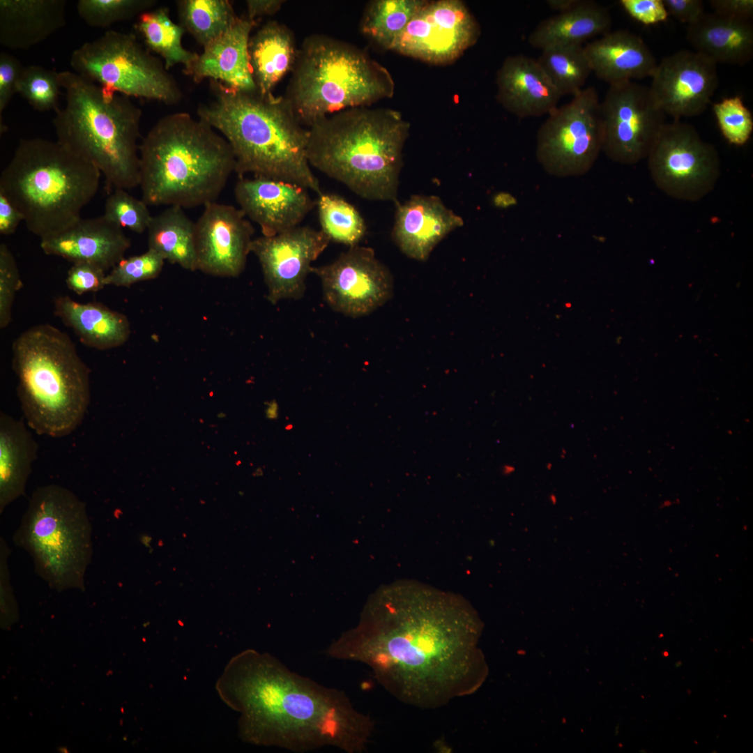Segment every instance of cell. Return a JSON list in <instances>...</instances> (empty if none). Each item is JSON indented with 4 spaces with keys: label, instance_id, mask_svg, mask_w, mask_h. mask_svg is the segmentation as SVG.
Here are the masks:
<instances>
[{
    "label": "cell",
    "instance_id": "60d3db41",
    "mask_svg": "<svg viewBox=\"0 0 753 753\" xmlns=\"http://www.w3.org/2000/svg\"><path fill=\"white\" fill-rule=\"evenodd\" d=\"M720 130L726 140L742 146L750 139L753 131V116L739 96L725 98L713 105Z\"/></svg>",
    "mask_w": 753,
    "mask_h": 753
},
{
    "label": "cell",
    "instance_id": "83f0119b",
    "mask_svg": "<svg viewBox=\"0 0 753 753\" xmlns=\"http://www.w3.org/2000/svg\"><path fill=\"white\" fill-rule=\"evenodd\" d=\"M54 314L85 346L98 350L123 345L131 333L125 314L100 303H82L61 296L54 301Z\"/></svg>",
    "mask_w": 753,
    "mask_h": 753
},
{
    "label": "cell",
    "instance_id": "2e32d148",
    "mask_svg": "<svg viewBox=\"0 0 753 753\" xmlns=\"http://www.w3.org/2000/svg\"><path fill=\"white\" fill-rule=\"evenodd\" d=\"M480 25L459 0L427 1L391 50L433 64H448L473 46Z\"/></svg>",
    "mask_w": 753,
    "mask_h": 753
},
{
    "label": "cell",
    "instance_id": "74e56055",
    "mask_svg": "<svg viewBox=\"0 0 753 753\" xmlns=\"http://www.w3.org/2000/svg\"><path fill=\"white\" fill-rule=\"evenodd\" d=\"M59 73L40 66L24 67L17 93L36 111L56 110L61 94Z\"/></svg>",
    "mask_w": 753,
    "mask_h": 753
},
{
    "label": "cell",
    "instance_id": "277c9868",
    "mask_svg": "<svg viewBox=\"0 0 753 753\" xmlns=\"http://www.w3.org/2000/svg\"><path fill=\"white\" fill-rule=\"evenodd\" d=\"M409 129L395 109H344L310 127L307 159L363 199L396 203Z\"/></svg>",
    "mask_w": 753,
    "mask_h": 753
},
{
    "label": "cell",
    "instance_id": "4fadbf2b",
    "mask_svg": "<svg viewBox=\"0 0 753 753\" xmlns=\"http://www.w3.org/2000/svg\"><path fill=\"white\" fill-rule=\"evenodd\" d=\"M646 159L657 188L684 201L706 197L721 174L715 146L704 141L693 126L680 120L664 125Z\"/></svg>",
    "mask_w": 753,
    "mask_h": 753
},
{
    "label": "cell",
    "instance_id": "d4e9b609",
    "mask_svg": "<svg viewBox=\"0 0 753 753\" xmlns=\"http://www.w3.org/2000/svg\"><path fill=\"white\" fill-rule=\"evenodd\" d=\"M592 72L609 85L653 75L656 59L640 36L610 31L584 46Z\"/></svg>",
    "mask_w": 753,
    "mask_h": 753
},
{
    "label": "cell",
    "instance_id": "3957f363",
    "mask_svg": "<svg viewBox=\"0 0 753 753\" xmlns=\"http://www.w3.org/2000/svg\"><path fill=\"white\" fill-rule=\"evenodd\" d=\"M211 81L214 98L197 109L198 119L229 144L235 172L296 184L318 195V178L307 155L305 130L285 97L240 91Z\"/></svg>",
    "mask_w": 753,
    "mask_h": 753
},
{
    "label": "cell",
    "instance_id": "4316f807",
    "mask_svg": "<svg viewBox=\"0 0 753 753\" xmlns=\"http://www.w3.org/2000/svg\"><path fill=\"white\" fill-rule=\"evenodd\" d=\"M686 38L697 52L715 63L743 66L753 58V24L715 13H705L687 26Z\"/></svg>",
    "mask_w": 753,
    "mask_h": 753
},
{
    "label": "cell",
    "instance_id": "f6af8a7d",
    "mask_svg": "<svg viewBox=\"0 0 753 753\" xmlns=\"http://www.w3.org/2000/svg\"><path fill=\"white\" fill-rule=\"evenodd\" d=\"M23 66L20 61L7 52L0 54V114L5 110L17 87Z\"/></svg>",
    "mask_w": 753,
    "mask_h": 753
},
{
    "label": "cell",
    "instance_id": "f5cc1de1",
    "mask_svg": "<svg viewBox=\"0 0 753 753\" xmlns=\"http://www.w3.org/2000/svg\"><path fill=\"white\" fill-rule=\"evenodd\" d=\"M581 0H547L546 3L552 10L562 13L573 8Z\"/></svg>",
    "mask_w": 753,
    "mask_h": 753
},
{
    "label": "cell",
    "instance_id": "d6a6232c",
    "mask_svg": "<svg viewBox=\"0 0 753 753\" xmlns=\"http://www.w3.org/2000/svg\"><path fill=\"white\" fill-rule=\"evenodd\" d=\"M135 26L143 37L147 49L163 59L167 70L175 65L183 64L185 73L197 59V53L183 46L182 38L185 30L172 20L167 8L160 7L142 13L138 16Z\"/></svg>",
    "mask_w": 753,
    "mask_h": 753
},
{
    "label": "cell",
    "instance_id": "816d5d0a",
    "mask_svg": "<svg viewBox=\"0 0 753 753\" xmlns=\"http://www.w3.org/2000/svg\"><path fill=\"white\" fill-rule=\"evenodd\" d=\"M284 3L282 0H248L246 1L247 17L255 22V20L264 15H273L278 11Z\"/></svg>",
    "mask_w": 753,
    "mask_h": 753
},
{
    "label": "cell",
    "instance_id": "7bdbcfd3",
    "mask_svg": "<svg viewBox=\"0 0 753 753\" xmlns=\"http://www.w3.org/2000/svg\"><path fill=\"white\" fill-rule=\"evenodd\" d=\"M22 284L14 255L5 243H1L0 328L1 329L5 328L11 321L15 296Z\"/></svg>",
    "mask_w": 753,
    "mask_h": 753
},
{
    "label": "cell",
    "instance_id": "7c38bea8",
    "mask_svg": "<svg viewBox=\"0 0 753 753\" xmlns=\"http://www.w3.org/2000/svg\"><path fill=\"white\" fill-rule=\"evenodd\" d=\"M537 133L535 155L549 174L558 177L587 173L602 151L600 101L593 86L548 114Z\"/></svg>",
    "mask_w": 753,
    "mask_h": 753
},
{
    "label": "cell",
    "instance_id": "f546056e",
    "mask_svg": "<svg viewBox=\"0 0 753 753\" xmlns=\"http://www.w3.org/2000/svg\"><path fill=\"white\" fill-rule=\"evenodd\" d=\"M38 446L22 420L0 413V512L23 496Z\"/></svg>",
    "mask_w": 753,
    "mask_h": 753
},
{
    "label": "cell",
    "instance_id": "d590c367",
    "mask_svg": "<svg viewBox=\"0 0 753 753\" xmlns=\"http://www.w3.org/2000/svg\"><path fill=\"white\" fill-rule=\"evenodd\" d=\"M181 26L203 47L222 35L238 17L227 0L177 1Z\"/></svg>",
    "mask_w": 753,
    "mask_h": 753
},
{
    "label": "cell",
    "instance_id": "52a82bcc",
    "mask_svg": "<svg viewBox=\"0 0 753 753\" xmlns=\"http://www.w3.org/2000/svg\"><path fill=\"white\" fill-rule=\"evenodd\" d=\"M12 365L30 428L60 438L82 423L90 402V371L66 333L49 324L26 330L13 342Z\"/></svg>",
    "mask_w": 753,
    "mask_h": 753
},
{
    "label": "cell",
    "instance_id": "c3c4849f",
    "mask_svg": "<svg viewBox=\"0 0 753 753\" xmlns=\"http://www.w3.org/2000/svg\"><path fill=\"white\" fill-rule=\"evenodd\" d=\"M669 15L687 26L697 22L706 13L701 0H662Z\"/></svg>",
    "mask_w": 753,
    "mask_h": 753
},
{
    "label": "cell",
    "instance_id": "7dc6e473",
    "mask_svg": "<svg viewBox=\"0 0 753 753\" xmlns=\"http://www.w3.org/2000/svg\"><path fill=\"white\" fill-rule=\"evenodd\" d=\"M10 549L3 537L0 538V591L3 622L10 624L16 617V606L12 592L8 567Z\"/></svg>",
    "mask_w": 753,
    "mask_h": 753
},
{
    "label": "cell",
    "instance_id": "603a6c76",
    "mask_svg": "<svg viewBox=\"0 0 753 753\" xmlns=\"http://www.w3.org/2000/svg\"><path fill=\"white\" fill-rule=\"evenodd\" d=\"M255 24L247 17H238L222 35L204 47L185 74L197 83L209 78L236 91H257L248 55L250 33Z\"/></svg>",
    "mask_w": 753,
    "mask_h": 753
},
{
    "label": "cell",
    "instance_id": "681fc988",
    "mask_svg": "<svg viewBox=\"0 0 753 753\" xmlns=\"http://www.w3.org/2000/svg\"><path fill=\"white\" fill-rule=\"evenodd\" d=\"M709 4L713 13L738 20H751L753 17L752 0H711Z\"/></svg>",
    "mask_w": 753,
    "mask_h": 753
},
{
    "label": "cell",
    "instance_id": "ab89813d",
    "mask_svg": "<svg viewBox=\"0 0 753 753\" xmlns=\"http://www.w3.org/2000/svg\"><path fill=\"white\" fill-rule=\"evenodd\" d=\"M127 190L116 188L109 193L105 204L103 215L119 227L137 234L147 230L152 215L148 204L129 194Z\"/></svg>",
    "mask_w": 753,
    "mask_h": 753
},
{
    "label": "cell",
    "instance_id": "f35d334b",
    "mask_svg": "<svg viewBox=\"0 0 753 753\" xmlns=\"http://www.w3.org/2000/svg\"><path fill=\"white\" fill-rule=\"evenodd\" d=\"M155 4L152 0H79L77 10L89 26L107 28L150 10Z\"/></svg>",
    "mask_w": 753,
    "mask_h": 753
},
{
    "label": "cell",
    "instance_id": "44dd1931",
    "mask_svg": "<svg viewBox=\"0 0 753 753\" xmlns=\"http://www.w3.org/2000/svg\"><path fill=\"white\" fill-rule=\"evenodd\" d=\"M463 225L440 197L413 195L404 203L396 202L391 236L406 256L425 261L441 241Z\"/></svg>",
    "mask_w": 753,
    "mask_h": 753
},
{
    "label": "cell",
    "instance_id": "4dcf8cb0",
    "mask_svg": "<svg viewBox=\"0 0 753 753\" xmlns=\"http://www.w3.org/2000/svg\"><path fill=\"white\" fill-rule=\"evenodd\" d=\"M298 52L291 31L277 22H268L250 37L249 61L259 93L272 94L275 85L293 70Z\"/></svg>",
    "mask_w": 753,
    "mask_h": 753
},
{
    "label": "cell",
    "instance_id": "5b68a950",
    "mask_svg": "<svg viewBox=\"0 0 753 753\" xmlns=\"http://www.w3.org/2000/svg\"><path fill=\"white\" fill-rule=\"evenodd\" d=\"M139 155L142 199L152 206L215 201L236 169L225 137L187 112L160 119L139 144Z\"/></svg>",
    "mask_w": 753,
    "mask_h": 753
},
{
    "label": "cell",
    "instance_id": "8d00e7d4",
    "mask_svg": "<svg viewBox=\"0 0 753 753\" xmlns=\"http://www.w3.org/2000/svg\"><path fill=\"white\" fill-rule=\"evenodd\" d=\"M322 231L330 239L349 247L358 245L366 234L365 222L359 211L344 198L321 192L317 200Z\"/></svg>",
    "mask_w": 753,
    "mask_h": 753
},
{
    "label": "cell",
    "instance_id": "7a4b0ae2",
    "mask_svg": "<svg viewBox=\"0 0 753 753\" xmlns=\"http://www.w3.org/2000/svg\"><path fill=\"white\" fill-rule=\"evenodd\" d=\"M216 689L239 714L241 738L252 745L298 753L326 747L362 753L375 729L343 691L291 670L268 653L246 649L234 656Z\"/></svg>",
    "mask_w": 753,
    "mask_h": 753
},
{
    "label": "cell",
    "instance_id": "f907efd6",
    "mask_svg": "<svg viewBox=\"0 0 753 753\" xmlns=\"http://www.w3.org/2000/svg\"><path fill=\"white\" fill-rule=\"evenodd\" d=\"M22 221H24L22 213L0 192V234L4 236L13 234Z\"/></svg>",
    "mask_w": 753,
    "mask_h": 753
},
{
    "label": "cell",
    "instance_id": "cb8c5ba5",
    "mask_svg": "<svg viewBox=\"0 0 753 753\" xmlns=\"http://www.w3.org/2000/svg\"><path fill=\"white\" fill-rule=\"evenodd\" d=\"M496 83L499 103L522 119L549 114L561 98L537 60L524 54L505 59L497 71Z\"/></svg>",
    "mask_w": 753,
    "mask_h": 753
},
{
    "label": "cell",
    "instance_id": "484cf974",
    "mask_svg": "<svg viewBox=\"0 0 753 753\" xmlns=\"http://www.w3.org/2000/svg\"><path fill=\"white\" fill-rule=\"evenodd\" d=\"M65 0H0V43L28 50L66 24Z\"/></svg>",
    "mask_w": 753,
    "mask_h": 753
},
{
    "label": "cell",
    "instance_id": "f1b7e54d",
    "mask_svg": "<svg viewBox=\"0 0 753 753\" xmlns=\"http://www.w3.org/2000/svg\"><path fill=\"white\" fill-rule=\"evenodd\" d=\"M609 10L593 1L581 0L573 8L541 20L528 36V43L538 50L582 43L611 31Z\"/></svg>",
    "mask_w": 753,
    "mask_h": 753
},
{
    "label": "cell",
    "instance_id": "1f68e13d",
    "mask_svg": "<svg viewBox=\"0 0 753 753\" xmlns=\"http://www.w3.org/2000/svg\"><path fill=\"white\" fill-rule=\"evenodd\" d=\"M148 248L169 263L197 271L195 222L182 207L170 206L152 215L147 228Z\"/></svg>",
    "mask_w": 753,
    "mask_h": 753
},
{
    "label": "cell",
    "instance_id": "e575fe53",
    "mask_svg": "<svg viewBox=\"0 0 753 753\" xmlns=\"http://www.w3.org/2000/svg\"><path fill=\"white\" fill-rule=\"evenodd\" d=\"M536 60L561 97L580 92L592 73L583 45L549 47Z\"/></svg>",
    "mask_w": 753,
    "mask_h": 753
},
{
    "label": "cell",
    "instance_id": "db71d44e",
    "mask_svg": "<svg viewBox=\"0 0 753 753\" xmlns=\"http://www.w3.org/2000/svg\"><path fill=\"white\" fill-rule=\"evenodd\" d=\"M265 404L266 405L265 409L266 417L271 420L276 419L278 416V405L277 402L275 400H271Z\"/></svg>",
    "mask_w": 753,
    "mask_h": 753
},
{
    "label": "cell",
    "instance_id": "bcb514c9",
    "mask_svg": "<svg viewBox=\"0 0 753 753\" xmlns=\"http://www.w3.org/2000/svg\"><path fill=\"white\" fill-rule=\"evenodd\" d=\"M619 3L632 19L644 25L665 22L669 16L662 0H621Z\"/></svg>",
    "mask_w": 753,
    "mask_h": 753
},
{
    "label": "cell",
    "instance_id": "6da1fadb",
    "mask_svg": "<svg viewBox=\"0 0 753 753\" xmlns=\"http://www.w3.org/2000/svg\"><path fill=\"white\" fill-rule=\"evenodd\" d=\"M478 625L462 598L424 588L378 597L358 627L327 655L368 667L400 701L436 709L471 694L482 679Z\"/></svg>",
    "mask_w": 753,
    "mask_h": 753
},
{
    "label": "cell",
    "instance_id": "8fae6325",
    "mask_svg": "<svg viewBox=\"0 0 753 753\" xmlns=\"http://www.w3.org/2000/svg\"><path fill=\"white\" fill-rule=\"evenodd\" d=\"M75 73L97 82L108 93L179 102L182 91L162 61L144 48L132 33L110 30L87 41L71 54Z\"/></svg>",
    "mask_w": 753,
    "mask_h": 753
},
{
    "label": "cell",
    "instance_id": "b9f144b4",
    "mask_svg": "<svg viewBox=\"0 0 753 753\" xmlns=\"http://www.w3.org/2000/svg\"><path fill=\"white\" fill-rule=\"evenodd\" d=\"M165 259L157 252H146L120 261L106 275L105 285L130 287L135 283L156 278L162 272Z\"/></svg>",
    "mask_w": 753,
    "mask_h": 753
},
{
    "label": "cell",
    "instance_id": "ffe728a7",
    "mask_svg": "<svg viewBox=\"0 0 753 753\" xmlns=\"http://www.w3.org/2000/svg\"><path fill=\"white\" fill-rule=\"evenodd\" d=\"M307 190L282 181L241 177L234 196L245 216L257 223L263 236H273L299 225L314 207Z\"/></svg>",
    "mask_w": 753,
    "mask_h": 753
},
{
    "label": "cell",
    "instance_id": "9c48e42d",
    "mask_svg": "<svg viewBox=\"0 0 753 753\" xmlns=\"http://www.w3.org/2000/svg\"><path fill=\"white\" fill-rule=\"evenodd\" d=\"M395 84L379 63L349 44L325 36L303 43L285 98L309 127L336 112L393 96Z\"/></svg>",
    "mask_w": 753,
    "mask_h": 753
},
{
    "label": "cell",
    "instance_id": "d6986e66",
    "mask_svg": "<svg viewBox=\"0 0 753 753\" xmlns=\"http://www.w3.org/2000/svg\"><path fill=\"white\" fill-rule=\"evenodd\" d=\"M243 212L212 201L195 222L197 271L216 277H236L244 271L254 229Z\"/></svg>",
    "mask_w": 753,
    "mask_h": 753
},
{
    "label": "cell",
    "instance_id": "9a60e30c",
    "mask_svg": "<svg viewBox=\"0 0 753 753\" xmlns=\"http://www.w3.org/2000/svg\"><path fill=\"white\" fill-rule=\"evenodd\" d=\"M312 273L320 279L328 306L347 317L367 315L393 294L390 270L369 247H349L332 263L312 267Z\"/></svg>",
    "mask_w": 753,
    "mask_h": 753
},
{
    "label": "cell",
    "instance_id": "e0dca14e",
    "mask_svg": "<svg viewBox=\"0 0 753 753\" xmlns=\"http://www.w3.org/2000/svg\"><path fill=\"white\" fill-rule=\"evenodd\" d=\"M328 237L321 230L297 226L273 236L254 238L251 252L257 258L267 287V299L275 305L300 299L312 262L327 248Z\"/></svg>",
    "mask_w": 753,
    "mask_h": 753
},
{
    "label": "cell",
    "instance_id": "7402d4cb",
    "mask_svg": "<svg viewBox=\"0 0 753 753\" xmlns=\"http://www.w3.org/2000/svg\"><path fill=\"white\" fill-rule=\"evenodd\" d=\"M130 245L122 228L103 215L81 218L64 231L40 241V248L47 255L60 257L73 264L91 263L105 271L124 258Z\"/></svg>",
    "mask_w": 753,
    "mask_h": 753
},
{
    "label": "cell",
    "instance_id": "5bb4252c",
    "mask_svg": "<svg viewBox=\"0 0 753 753\" xmlns=\"http://www.w3.org/2000/svg\"><path fill=\"white\" fill-rule=\"evenodd\" d=\"M600 114L602 151L626 165L646 159L667 123L648 86L633 81L609 85L600 101Z\"/></svg>",
    "mask_w": 753,
    "mask_h": 753
},
{
    "label": "cell",
    "instance_id": "11a10c76",
    "mask_svg": "<svg viewBox=\"0 0 753 753\" xmlns=\"http://www.w3.org/2000/svg\"><path fill=\"white\" fill-rule=\"evenodd\" d=\"M217 416H218V418H225V417L226 416V415H225V413H223V412H220V413H218V414L217 415Z\"/></svg>",
    "mask_w": 753,
    "mask_h": 753
},
{
    "label": "cell",
    "instance_id": "ee69618b",
    "mask_svg": "<svg viewBox=\"0 0 753 753\" xmlns=\"http://www.w3.org/2000/svg\"><path fill=\"white\" fill-rule=\"evenodd\" d=\"M105 271L88 262H76L68 270L66 282L78 295L96 292L105 286Z\"/></svg>",
    "mask_w": 753,
    "mask_h": 753
},
{
    "label": "cell",
    "instance_id": "8992f818",
    "mask_svg": "<svg viewBox=\"0 0 753 753\" xmlns=\"http://www.w3.org/2000/svg\"><path fill=\"white\" fill-rule=\"evenodd\" d=\"M59 79L66 105L53 119L56 141L93 164L108 190L139 185L140 108L76 73L59 72Z\"/></svg>",
    "mask_w": 753,
    "mask_h": 753
},
{
    "label": "cell",
    "instance_id": "ac0fdd59",
    "mask_svg": "<svg viewBox=\"0 0 753 753\" xmlns=\"http://www.w3.org/2000/svg\"><path fill=\"white\" fill-rule=\"evenodd\" d=\"M653 99L674 120L703 114L718 87L717 63L704 55L680 50L664 57L651 76Z\"/></svg>",
    "mask_w": 753,
    "mask_h": 753
},
{
    "label": "cell",
    "instance_id": "836d02e7",
    "mask_svg": "<svg viewBox=\"0 0 753 753\" xmlns=\"http://www.w3.org/2000/svg\"><path fill=\"white\" fill-rule=\"evenodd\" d=\"M426 0H376L370 3L361 31L381 47L391 50L407 24Z\"/></svg>",
    "mask_w": 753,
    "mask_h": 753
},
{
    "label": "cell",
    "instance_id": "ba28073f",
    "mask_svg": "<svg viewBox=\"0 0 753 753\" xmlns=\"http://www.w3.org/2000/svg\"><path fill=\"white\" fill-rule=\"evenodd\" d=\"M101 173L57 141H20L0 176V192L41 240L64 231L79 218L96 195Z\"/></svg>",
    "mask_w": 753,
    "mask_h": 753
},
{
    "label": "cell",
    "instance_id": "30bf717a",
    "mask_svg": "<svg viewBox=\"0 0 753 753\" xmlns=\"http://www.w3.org/2000/svg\"><path fill=\"white\" fill-rule=\"evenodd\" d=\"M15 545L31 557L36 573L57 591L84 590L93 555L92 526L86 504L55 484L32 494Z\"/></svg>",
    "mask_w": 753,
    "mask_h": 753
}]
</instances>
